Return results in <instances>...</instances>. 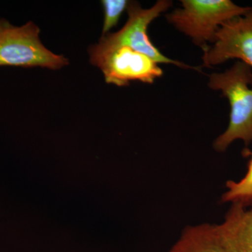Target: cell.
Wrapping results in <instances>:
<instances>
[{"instance_id":"1","label":"cell","mask_w":252,"mask_h":252,"mask_svg":"<svg viewBox=\"0 0 252 252\" xmlns=\"http://www.w3.org/2000/svg\"><path fill=\"white\" fill-rule=\"evenodd\" d=\"M208 86L221 91L229 101V124L214 143L217 152H223L235 140H243L245 145L252 143V71L241 61L223 73L210 76Z\"/></svg>"},{"instance_id":"2","label":"cell","mask_w":252,"mask_h":252,"mask_svg":"<svg viewBox=\"0 0 252 252\" xmlns=\"http://www.w3.org/2000/svg\"><path fill=\"white\" fill-rule=\"evenodd\" d=\"M182 8L167 15V21L203 50L207 42L215 43L222 25L252 10L230 0H182Z\"/></svg>"},{"instance_id":"3","label":"cell","mask_w":252,"mask_h":252,"mask_svg":"<svg viewBox=\"0 0 252 252\" xmlns=\"http://www.w3.org/2000/svg\"><path fill=\"white\" fill-rule=\"evenodd\" d=\"M40 30L30 21L14 26L0 20V66L40 67L56 70L67 65L62 55L54 54L39 38Z\"/></svg>"},{"instance_id":"4","label":"cell","mask_w":252,"mask_h":252,"mask_svg":"<svg viewBox=\"0 0 252 252\" xmlns=\"http://www.w3.org/2000/svg\"><path fill=\"white\" fill-rule=\"evenodd\" d=\"M90 61L100 69L107 84L119 87L130 81L152 84L163 74L158 63L147 55L124 46H109L99 41L89 49Z\"/></svg>"},{"instance_id":"5","label":"cell","mask_w":252,"mask_h":252,"mask_svg":"<svg viewBox=\"0 0 252 252\" xmlns=\"http://www.w3.org/2000/svg\"><path fill=\"white\" fill-rule=\"evenodd\" d=\"M172 1L159 0L152 7L143 9L138 3L129 2L128 18L125 26L117 32L109 33L101 38V42L109 46H124L147 55L158 63L172 64L184 69L198 68L167 58L154 45L147 34L149 24L171 6Z\"/></svg>"},{"instance_id":"6","label":"cell","mask_w":252,"mask_h":252,"mask_svg":"<svg viewBox=\"0 0 252 252\" xmlns=\"http://www.w3.org/2000/svg\"><path fill=\"white\" fill-rule=\"evenodd\" d=\"M238 59L252 69V10L222 25L213 46L204 50L206 67Z\"/></svg>"},{"instance_id":"7","label":"cell","mask_w":252,"mask_h":252,"mask_svg":"<svg viewBox=\"0 0 252 252\" xmlns=\"http://www.w3.org/2000/svg\"><path fill=\"white\" fill-rule=\"evenodd\" d=\"M216 230L224 252H252V208L248 210L243 203H232Z\"/></svg>"},{"instance_id":"8","label":"cell","mask_w":252,"mask_h":252,"mask_svg":"<svg viewBox=\"0 0 252 252\" xmlns=\"http://www.w3.org/2000/svg\"><path fill=\"white\" fill-rule=\"evenodd\" d=\"M169 252H224L217 236L216 225L203 223L190 225Z\"/></svg>"},{"instance_id":"9","label":"cell","mask_w":252,"mask_h":252,"mask_svg":"<svg viewBox=\"0 0 252 252\" xmlns=\"http://www.w3.org/2000/svg\"><path fill=\"white\" fill-rule=\"evenodd\" d=\"M246 175L238 182L229 180L226 182L227 190L222 195L223 203H240L246 206L252 203V152Z\"/></svg>"},{"instance_id":"10","label":"cell","mask_w":252,"mask_h":252,"mask_svg":"<svg viewBox=\"0 0 252 252\" xmlns=\"http://www.w3.org/2000/svg\"><path fill=\"white\" fill-rule=\"evenodd\" d=\"M102 4L104 9L102 36H104L117 26L123 13L127 9L129 1L127 0H103Z\"/></svg>"}]
</instances>
